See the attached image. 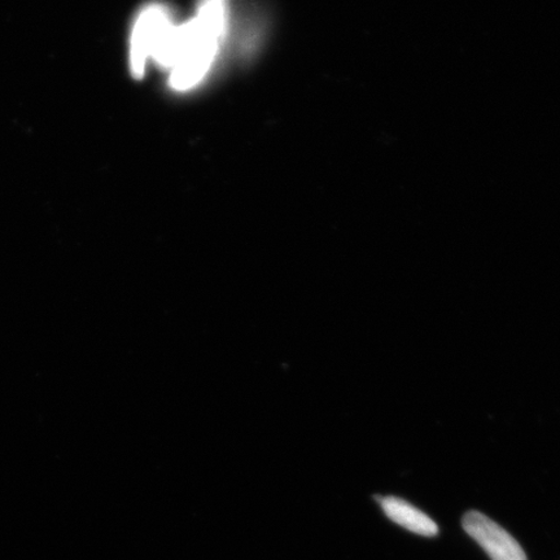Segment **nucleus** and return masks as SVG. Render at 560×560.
Here are the masks:
<instances>
[{
	"instance_id": "1",
	"label": "nucleus",
	"mask_w": 560,
	"mask_h": 560,
	"mask_svg": "<svg viewBox=\"0 0 560 560\" xmlns=\"http://www.w3.org/2000/svg\"><path fill=\"white\" fill-rule=\"evenodd\" d=\"M229 26V0H200L196 15L178 25L170 85L185 93L200 85L212 69Z\"/></svg>"
},
{
	"instance_id": "2",
	"label": "nucleus",
	"mask_w": 560,
	"mask_h": 560,
	"mask_svg": "<svg viewBox=\"0 0 560 560\" xmlns=\"http://www.w3.org/2000/svg\"><path fill=\"white\" fill-rule=\"evenodd\" d=\"M177 30L170 7L160 2L143 7L130 37L129 66L135 79H142L151 60L170 70Z\"/></svg>"
},
{
	"instance_id": "3",
	"label": "nucleus",
	"mask_w": 560,
	"mask_h": 560,
	"mask_svg": "<svg viewBox=\"0 0 560 560\" xmlns=\"http://www.w3.org/2000/svg\"><path fill=\"white\" fill-rule=\"evenodd\" d=\"M467 535L487 552L492 560H528L520 542L479 511H468L462 520Z\"/></svg>"
},
{
	"instance_id": "4",
	"label": "nucleus",
	"mask_w": 560,
	"mask_h": 560,
	"mask_svg": "<svg viewBox=\"0 0 560 560\" xmlns=\"http://www.w3.org/2000/svg\"><path fill=\"white\" fill-rule=\"evenodd\" d=\"M376 501L381 503L384 514L392 522L401 525L402 528L412 532V534L424 537L439 535L438 524L429 515L410 505L408 501L394 495L376 497Z\"/></svg>"
}]
</instances>
